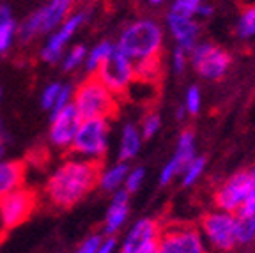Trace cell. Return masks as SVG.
Returning a JSON list of instances; mask_svg holds the SVG:
<instances>
[{"mask_svg":"<svg viewBox=\"0 0 255 253\" xmlns=\"http://www.w3.org/2000/svg\"><path fill=\"white\" fill-rule=\"evenodd\" d=\"M101 163L94 159H68L48 179L46 195L53 206L69 209L100 182Z\"/></svg>","mask_w":255,"mask_h":253,"instance_id":"cell-1","label":"cell"},{"mask_svg":"<svg viewBox=\"0 0 255 253\" xmlns=\"http://www.w3.org/2000/svg\"><path fill=\"white\" fill-rule=\"evenodd\" d=\"M161 39V28L152 20H138L123 32L117 48L131 62L135 78L152 80L158 75Z\"/></svg>","mask_w":255,"mask_h":253,"instance_id":"cell-2","label":"cell"},{"mask_svg":"<svg viewBox=\"0 0 255 253\" xmlns=\"http://www.w3.org/2000/svg\"><path fill=\"white\" fill-rule=\"evenodd\" d=\"M73 105H75L82 121H108L117 112L116 94H112L96 75H91L85 82L80 83L78 89L75 91V96H73Z\"/></svg>","mask_w":255,"mask_h":253,"instance_id":"cell-3","label":"cell"},{"mask_svg":"<svg viewBox=\"0 0 255 253\" xmlns=\"http://www.w3.org/2000/svg\"><path fill=\"white\" fill-rule=\"evenodd\" d=\"M108 145V123L105 119H87L82 121L71 149L75 154L84 159L100 161Z\"/></svg>","mask_w":255,"mask_h":253,"instance_id":"cell-4","label":"cell"},{"mask_svg":"<svg viewBox=\"0 0 255 253\" xmlns=\"http://www.w3.org/2000/svg\"><path fill=\"white\" fill-rule=\"evenodd\" d=\"M75 0H50L43 9L28 16L20 27L21 41H30L37 37L43 32H50L57 28L68 18V12L71 9Z\"/></svg>","mask_w":255,"mask_h":253,"instance_id":"cell-5","label":"cell"},{"mask_svg":"<svg viewBox=\"0 0 255 253\" xmlns=\"http://www.w3.org/2000/svg\"><path fill=\"white\" fill-rule=\"evenodd\" d=\"M94 75L101 80V83L112 94L116 96L124 94L135 80V71H133L131 62L117 46L112 48V52L108 53V57L103 60V64Z\"/></svg>","mask_w":255,"mask_h":253,"instance_id":"cell-6","label":"cell"},{"mask_svg":"<svg viewBox=\"0 0 255 253\" xmlns=\"http://www.w3.org/2000/svg\"><path fill=\"white\" fill-rule=\"evenodd\" d=\"M156 243L159 253H206L197 229L186 223L159 227Z\"/></svg>","mask_w":255,"mask_h":253,"instance_id":"cell-7","label":"cell"},{"mask_svg":"<svg viewBox=\"0 0 255 253\" xmlns=\"http://www.w3.org/2000/svg\"><path fill=\"white\" fill-rule=\"evenodd\" d=\"M36 207V195L23 188L11 191L0 198V227L14 229L27 222Z\"/></svg>","mask_w":255,"mask_h":253,"instance_id":"cell-8","label":"cell"},{"mask_svg":"<svg viewBox=\"0 0 255 253\" xmlns=\"http://www.w3.org/2000/svg\"><path fill=\"white\" fill-rule=\"evenodd\" d=\"M236 225H238V218H234L231 213H213L202 218L204 232L220 250H231L238 243Z\"/></svg>","mask_w":255,"mask_h":253,"instance_id":"cell-9","label":"cell"},{"mask_svg":"<svg viewBox=\"0 0 255 253\" xmlns=\"http://www.w3.org/2000/svg\"><path fill=\"white\" fill-rule=\"evenodd\" d=\"M193 64H195L199 75H202L204 78L216 80L225 75L229 64H231V55L223 52L222 48L202 43L193 52Z\"/></svg>","mask_w":255,"mask_h":253,"instance_id":"cell-10","label":"cell"},{"mask_svg":"<svg viewBox=\"0 0 255 253\" xmlns=\"http://www.w3.org/2000/svg\"><path fill=\"white\" fill-rule=\"evenodd\" d=\"M82 124V117L76 112L75 105L69 103L60 112L52 115L50 124V142L57 147H71L75 134Z\"/></svg>","mask_w":255,"mask_h":253,"instance_id":"cell-11","label":"cell"},{"mask_svg":"<svg viewBox=\"0 0 255 253\" xmlns=\"http://www.w3.org/2000/svg\"><path fill=\"white\" fill-rule=\"evenodd\" d=\"M84 21H85L84 12H76V14L66 18V20L57 27V30L50 36L48 43L44 44L43 52H41V57H43L44 62L52 64V62L60 60V57L64 55V48H66V44H68L69 39L75 36V32L82 27Z\"/></svg>","mask_w":255,"mask_h":253,"instance_id":"cell-12","label":"cell"},{"mask_svg":"<svg viewBox=\"0 0 255 253\" xmlns=\"http://www.w3.org/2000/svg\"><path fill=\"white\" fill-rule=\"evenodd\" d=\"M254 184L255 182L252 181L248 174H236L234 177L229 179V181L218 190V193H216V197H215L216 206H218L220 209L227 211V213L238 211Z\"/></svg>","mask_w":255,"mask_h":253,"instance_id":"cell-13","label":"cell"},{"mask_svg":"<svg viewBox=\"0 0 255 253\" xmlns=\"http://www.w3.org/2000/svg\"><path fill=\"white\" fill-rule=\"evenodd\" d=\"M193 154H195V150H193V133H191V131H184L179 138L177 152H175V156L163 168V172L159 175V182H161V184H167L175 174L186 170V166L190 165V161L193 159Z\"/></svg>","mask_w":255,"mask_h":253,"instance_id":"cell-14","label":"cell"},{"mask_svg":"<svg viewBox=\"0 0 255 253\" xmlns=\"http://www.w3.org/2000/svg\"><path fill=\"white\" fill-rule=\"evenodd\" d=\"M158 232H159V227L154 220H149V218L140 220V222H136L135 225L131 227V230L128 232L126 241L123 243L121 252L138 253L145 245H149V243L158 239Z\"/></svg>","mask_w":255,"mask_h":253,"instance_id":"cell-15","label":"cell"},{"mask_svg":"<svg viewBox=\"0 0 255 253\" xmlns=\"http://www.w3.org/2000/svg\"><path fill=\"white\" fill-rule=\"evenodd\" d=\"M25 179V168L20 161L0 159V198L21 188Z\"/></svg>","mask_w":255,"mask_h":253,"instance_id":"cell-16","label":"cell"},{"mask_svg":"<svg viewBox=\"0 0 255 253\" xmlns=\"http://www.w3.org/2000/svg\"><path fill=\"white\" fill-rule=\"evenodd\" d=\"M129 193L126 190L124 191H117L114 200H112L110 207L107 211V218H105V234L112 236V234H116L117 230L123 227V223L126 222L128 218V200H129Z\"/></svg>","mask_w":255,"mask_h":253,"instance_id":"cell-17","label":"cell"},{"mask_svg":"<svg viewBox=\"0 0 255 253\" xmlns=\"http://www.w3.org/2000/svg\"><path fill=\"white\" fill-rule=\"evenodd\" d=\"M168 27H170L172 34L177 41H179V46L183 50H190L193 48L197 37V25L190 20V18H183V16L177 14H168Z\"/></svg>","mask_w":255,"mask_h":253,"instance_id":"cell-18","label":"cell"},{"mask_svg":"<svg viewBox=\"0 0 255 253\" xmlns=\"http://www.w3.org/2000/svg\"><path fill=\"white\" fill-rule=\"evenodd\" d=\"M16 36V23L7 5L0 7V53H5L11 48Z\"/></svg>","mask_w":255,"mask_h":253,"instance_id":"cell-19","label":"cell"},{"mask_svg":"<svg viewBox=\"0 0 255 253\" xmlns=\"http://www.w3.org/2000/svg\"><path fill=\"white\" fill-rule=\"evenodd\" d=\"M129 172V168L126 166V163H119V165L112 166L108 170H105L100 175V184L105 191H116L119 190V186L126 181V175Z\"/></svg>","mask_w":255,"mask_h":253,"instance_id":"cell-20","label":"cell"},{"mask_svg":"<svg viewBox=\"0 0 255 253\" xmlns=\"http://www.w3.org/2000/svg\"><path fill=\"white\" fill-rule=\"evenodd\" d=\"M140 133L136 131V127L133 124H128L123 131V138H121V150L119 156L123 161L133 158L140 149Z\"/></svg>","mask_w":255,"mask_h":253,"instance_id":"cell-21","label":"cell"},{"mask_svg":"<svg viewBox=\"0 0 255 253\" xmlns=\"http://www.w3.org/2000/svg\"><path fill=\"white\" fill-rule=\"evenodd\" d=\"M112 44L110 43H100L98 46H94L91 50V53H89L87 57H85V62H87V71L91 73V75H94L98 69H100V66L103 64V60L108 57V53L112 52Z\"/></svg>","mask_w":255,"mask_h":253,"instance_id":"cell-22","label":"cell"},{"mask_svg":"<svg viewBox=\"0 0 255 253\" xmlns=\"http://www.w3.org/2000/svg\"><path fill=\"white\" fill-rule=\"evenodd\" d=\"M87 57V48L84 44H76L69 50L66 55H62V67L66 71H71L75 67H78Z\"/></svg>","mask_w":255,"mask_h":253,"instance_id":"cell-23","label":"cell"},{"mask_svg":"<svg viewBox=\"0 0 255 253\" xmlns=\"http://www.w3.org/2000/svg\"><path fill=\"white\" fill-rule=\"evenodd\" d=\"M236 238L238 243H248L255 238V214L248 218H238Z\"/></svg>","mask_w":255,"mask_h":253,"instance_id":"cell-24","label":"cell"},{"mask_svg":"<svg viewBox=\"0 0 255 253\" xmlns=\"http://www.w3.org/2000/svg\"><path fill=\"white\" fill-rule=\"evenodd\" d=\"M238 32L241 37L255 36V5H250L243 11L241 20H239Z\"/></svg>","mask_w":255,"mask_h":253,"instance_id":"cell-25","label":"cell"},{"mask_svg":"<svg viewBox=\"0 0 255 253\" xmlns=\"http://www.w3.org/2000/svg\"><path fill=\"white\" fill-rule=\"evenodd\" d=\"M200 0H175L172 5V14L183 16V18H190L191 14H195L199 11Z\"/></svg>","mask_w":255,"mask_h":253,"instance_id":"cell-26","label":"cell"},{"mask_svg":"<svg viewBox=\"0 0 255 253\" xmlns=\"http://www.w3.org/2000/svg\"><path fill=\"white\" fill-rule=\"evenodd\" d=\"M206 165V159L204 158H193L190 161V165L186 166V170H184V179H183V184L184 186H190L193 182L197 181L200 174H202V168Z\"/></svg>","mask_w":255,"mask_h":253,"instance_id":"cell-27","label":"cell"},{"mask_svg":"<svg viewBox=\"0 0 255 253\" xmlns=\"http://www.w3.org/2000/svg\"><path fill=\"white\" fill-rule=\"evenodd\" d=\"M60 89H62L60 83H50V85L44 87L43 94H41V105H43V108L52 110L57 98H59V94H60Z\"/></svg>","mask_w":255,"mask_h":253,"instance_id":"cell-28","label":"cell"},{"mask_svg":"<svg viewBox=\"0 0 255 253\" xmlns=\"http://www.w3.org/2000/svg\"><path fill=\"white\" fill-rule=\"evenodd\" d=\"M255 214V184L252 186V190L248 191V195L245 197L243 204L239 206L238 209V216L239 218H248Z\"/></svg>","mask_w":255,"mask_h":253,"instance_id":"cell-29","label":"cell"},{"mask_svg":"<svg viewBox=\"0 0 255 253\" xmlns=\"http://www.w3.org/2000/svg\"><path fill=\"white\" fill-rule=\"evenodd\" d=\"M143 181V168H135L133 172H128L126 175V191L128 193H133V191H136L140 188V184H142Z\"/></svg>","mask_w":255,"mask_h":253,"instance_id":"cell-30","label":"cell"},{"mask_svg":"<svg viewBox=\"0 0 255 253\" xmlns=\"http://www.w3.org/2000/svg\"><path fill=\"white\" fill-rule=\"evenodd\" d=\"M159 124H161V121H159V115L152 114V115H149V117H145V121H143V126H142V136H143V138H151L152 134L159 129Z\"/></svg>","mask_w":255,"mask_h":253,"instance_id":"cell-31","label":"cell"},{"mask_svg":"<svg viewBox=\"0 0 255 253\" xmlns=\"http://www.w3.org/2000/svg\"><path fill=\"white\" fill-rule=\"evenodd\" d=\"M101 241H103L101 236H91V238L85 239L73 253H96V250L100 248Z\"/></svg>","mask_w":255,"mask_h":253,"instance_id":"cell-32","label":"cell"},{"mask_svg":"<svg viewBox=\"0 0 255 253\" xmlns=\"http://www.w3.org/2000/svg\"><path fill=\"white\" fill-rule=\"evenodd\" d=\"M186 108L191 114H197L200 108V92L197 87H191L186 94Z\"/></svg>","mask_w":255,"mask_h":253,"instance_id":"cell-33","label":"cell"},{"mask_svg":"<svg viewBox=\"0 0 255 253\" xmlns=\"http://www.w3.org/2000/svg\"><path fill=\"white\" fill-rule=\"evenodd\" d=\"M184 64H186V57H184V50L183 48H177L174 53V67H175V71L181 73L184 69Z\"/></svg>","mask_w":255,"mask_h":253,"instance_id":"cell-34","label":"cell"},{"mask_svg":"<svg viewBox=\"0 0 255 253\" xmlns=\"http://www.w3.org/2000/svg\"><path fill=\"white\" fill-rule=\"evenodd\" d=\"M114 250H116V239L108 238L105 241H101L100 248L96 250V253H114Z\"/></svg>","mask_w":255,"mask_h":253,"instance_id":"cell-35","label":"cell"},{"mask_svg":"<svg viewBox=\"0 0 255 253\" xmlns=\"http://www.w3.org/2000/svg\"><path fill=\"white\" fill-rule=\"evenodd\" d=\"M138 253H159V248H158V243L156 241H152V243H149V245H145L142 250H140Z\"/></svg>","mask_w":255,"mask_h":253,"instance_id":"cell-36","label":"cell"},{"mask_svg":"<svg viewBox=\"0 0 255 253\" xmlns=\"http://www.w3.org/2000/svg\"><path fill=\"white\" fill-rule=\"evenodd\" d=\"M5 150V134H4V126H2V121H0V158Z\"/></svg>","mask_w":255,"mask_h":253,"instance_id":"cell-37","label":"cell"},{"mask_svg":"<svg viewBox=\"0 0 255 253\" xmlns=\"http://www.w3.org/2000/svg\"><path fill=\"white\" fill-rule=\"evenodd\" d=\"M211 11H213L211 7H206V5H199V11H197V12H199V14H204V16H209V14H211Z\"/></svg>","mask_w":255,"mask_h":253,"instance_id":"cell-38","label":"cell"},{"mask_svg":"<svg viewBox=\"0 0 255 253\" xmlns=\"http://www.w3.org/2000/svg\"><path fill=\"white\" fill-rule=\"evenodd\" d=\"M248 175H250V179H252V181L255 182V165H254V166H252V168H250V172H248Z\"/></svg>","mask_w":255,"mask_h":253,"instance_id":"cell-39","label":"cell"},{"mask_svg":"<svg viewBox=\"0 0 255 253\" xmlns=\"http://www.w3.org/2000/svg\"><path fill=\"white\" fill-rule=\"evenodd\" d=\"M149 2H151V4H159L161 0H149Z\"/></svg>","mask_w":255,"mask_h":253,"instance_id":"cell-40","label":"cell"},{"mask_svg":"<svg viewBox=\"0 0 255 253\" xmlns=\"http://www.w3.org/2000/svg\"><path fill=\"white\" fill-rule=\"evenodd\" d=\"M0 99H2V87H0Z\"/></svg>","mask_w":255,"mask_h":253,"instance_id":"cell-41","label":"cell"},{"mask_svg":"<svg viewBox=\"0 0 255 253\" xmlns=\"http://www.w3.org/2000/svg\"><path fill=\"white\" fill-rule=\"evenodd\" d=\"M0 230H2V227H0Z\"/></svg>","mask_w":255,"mask_h":253,"instance_id":"cell-42","label":"cell"},{"mask_svg":"<svg viewBox=\"0 0 255 253\" xmlns=\"http://www.w3.org/2000/svg\"><path fill=\"white\" fill-rule=\"evenodd\" d=\"M119 253H123V252H119Z\"/></svg>","mask_w":255,"mask_h":253,"instance_id":"cell-43","label":"cell"}]
</instances>
